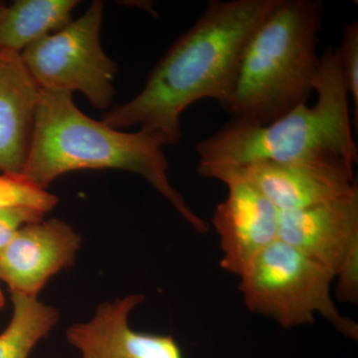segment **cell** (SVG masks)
<instances>
[{
	"instance_id": "1",
	"label": "cell",
	"mask_w": 358,
	"mask_h": 358,
	"mask_svg": "<svg viewBox=\"0 0 358 358\" xmlns=\"http://www.w3.org/2000/svg\"><path fill=\"white\" fill-rule=\"evenodd\" d=\"M280 0H211L195 24L169 48L131 101L103 122L114 129L140 126L164 145L181 138L180 117L211 99L227 110L245 47Z\"/></svg>"
},
{
	"instance_id": "2",
	"label": "cell",
	"mask_w": 358,
	"mask_h": 358,
	"mask_svg": "<svg viewBox=\"0 0 358 358\" xmlns=\"http://www.w3.org/2000/svg\"><path fill=\"white\" fill-rule=\"evenodd\" d=\"M164 141L141 129L124 133L78 109L73 94L40 89L29 150L22 173L43 189L62 174L83 169H120L141 176L199 233L208 224L171 185Z\"/></svg>"
},
{
	"instance_id": "3",
	"label": "cell",
	"mask_w": 358,
	"mask_h": 358,
	"mask_svg": "<svg viewBox=\"0 0 358 358\" xmlns=\"http://www.w3.org/2000/svg\"><path fill=\"white\" fill-rule=\"evenodd\" d=\"M317 101L285 115L272 124H250L233 119L197 143L199 166H240L251 162L343 159L357 164V145L350 122L348 89L338 48L320 57L315 85Z\"/></svg>"
},
{
	"instance_id": "4",
	"label": "cell",
	"mask_w": 358,
	"mask_h": 358,
	"mask_svg": "<svg viewBox=\"0 0 358 358\" xmlns=\"http://www.w3.org/2000/svg\"><path fill=\"white\" fill-rule=\"evenodd\" d=\"M319 0H280L245 47L227 110L237 121L272 124L307 103L319 76Z\"/></svg>"
},
{
	"instance_id": "5",
	"label": "cell",
	"mask_w": 358,
	"mask_h": 358,
	"mask_svg": "<svg viewBox=\"0 0 358 358\" xmlns=\"http://www.w3.org/2000/svg\"><path fill=\"white\" fill-rule=\"evenodd\" d=\"M239 277L240 292L251 312L285 329L312 324L320 315L346 338H358V324L343 317L331 298L333 271L279 239Z\"/></svg>"
},
{
	"instance_id": "6",
	"label": "cell",
	"mask_w": 358,
	"mask_h": 358,
	"mask_svg": "<svg viewBox=\"0 0 358 358\" xmlns=\"http://www.w3.org/2000/svg\"><path fill=\"white\" fill-rule=\"evenodd\" d=\"M103 6V1H94L81 17L20 54L40 89L80 92L95 109L112 105L117 66L101 45Z\"/></svg>"
},
{
	"instance_id": "7",
	"label": "cell",
	"mask_w": 358,
	"mask_h": 358,
	"mask_svg": "<svg viewBox=\"0 0 358 358\" xmlns=\"http://www.w3.org/2000/svg\"><path fill=\"white\" fill-rule=\"evenodd\" d=\"M206 178L240 180L253 186L279 211L300 210L333 201L358 189L355 164L343 159L251 162L240 166H202Z\"/></svg>"
},
{
	"instance_id": "8",
	"label": "cell",
	"mask_w": 358,
	"mask_h": 358,
	"mask_svg": "<svg viewBox=\"0 0 358 358\" xmlns=\"http://www.w3.org/2000/svg\"><path fill=\"white\" fill-rule=\"evenodd\" d=\"M82 238L57 218L28 224L0 253V281L11 294L37 296L53 275L71 267Z\"/></svg>"
},
{
	"instance_id": "9",
	"label": "cell",
	"mask_w": 358,
	"mask_h": 358,
	"mask_svg": "<svg viewBox=\"0 0 358 358\" xmlns=\"http://www.w3.org/2000/svg\"><path fill=\"white\" fill-rule=\"evenodd\" d=\"M223 183L228 187V196L216 207L212 224L220 239L221 268L240 275L264 249L278 240L280 211L248 183Z\"/></svg>"
},
{
	"instance_id": "10",
	"label": "cell",
	"mask_w": 358,
	"mask_h": 358,
	"mask_svg": "<svg viewBox=\"0 0 358 358\" xmlns=\"http://www.w3.org/2000/svg\"><path fill=\"white\" fill-rule=\"evenodd\" d=\"M143 301V294H133L105 301L91 319L72 324L66 338L80 358H183L173 336L141 333L129 326V315Z\"/></svg>"
},
{
	"instance_id": "11",
	"label": "cell",
	"mask_w": 358,
	"mask_h": 358,
	"mask_svg": "<svg viewBox=\"0 0 358 358\" xmlns=\"http://www.w3.org/2000/svg\"><path fill=\"white\" fill-rule=\"evenodd\" d=\"M278 239L336 270L358 240V189L333 201L280 211Z\"/></svg>"
},
{
	"instance_id": "12",
	"label": "cell",
	"mask_w": 358,
	"mask_h": 358,
	"mask_svg": "<svg viewBox=\"0 0 358 358\" xmlns=\"http://www.w3.org/2000/svg\"><path fill=\"white\" fill-rule=\"evenodd\" d=\"M40 88L20 54L0 50V171L21 173L31 141Z\"/></svg>"
},
{
	"instance_id": "13",
	"label": "cell",
	"mask_w": 358,
	"mask_h": 358,
	"mask_svg": "<svg viewBox=\"0 0 358 358\" xmlns=\"http://www.w3.org/2000/svg\"><path fill=\"white\" fill-rule=\"evenodd\" d=\"M76 0H17L0 14V50L21 54L72 21Z\"/></svg>"
},
{
	"instance_id": "14",
	"label": "cell",
	"mask_w": 358,
	"mask_h": 358,
	"mask_svg": "<svg viewBox=\"0 0 358 358\" xmlns=\"http://www.w3.org/2000/svg\"><path fill=\"white\" fill-rule=\"evenodd\" d=\"M13 313L0 334V358H29L35 346L57 324L58 310L37 296L11 294Z\"/></svg>"
},
{
	"instance_id": "15",
	"label": "cell",
	"mask_w": 358,
	"mask_h": 358,
	"mask_svg": "<svg viewBox=\"0 0 358 358\" xmlns=\"http://www.w3.org/2000/svg\"><path fill=\"white\" fill-rule=\"evenodd\" d=\"M58 201L56 195L35 185L23 174H0V209L28 207L47 214Z\"/></svg>"
},
{
	"instance_id": "16",
	"label": "cell",
	"mask_w": 358,
	"mask_h": 358,
	"mask_svg": "<svg viewBox=\"0 0 358 358\" xmlns=\"http://www.w3.org/2000/svg\"><path fill=\"white\" fill-rule=\"evenodd\" d=\"M346 89L355 102V119L358 117V22L352 21L343 28L338 48Z\"/></svg>"
},
{
	"instance_id": "17",
	"label": "cell",
	"mask_w": 358,
	"mask_h": 358,
	"mask_svg": "<svg viewBox=\"0 0 358 358\" xmlns=\"http://www.w3.org/2000/svg\"><path fill=\"white\" fill-rule=\"evenodd\" d=\"M336 296L343 303L358 301V240L348 249L336 272Z\"/></svg>"
},
{
	"instance_id": "18",
	"label": "cell",
	"mask_w": 358,
	"mask_h": 358,
	"mask_svg": "<svg viewBox=\"0 0 358 358\" xmlns=\"http://www.w3.org/2000/svg\"><path fill=\"white\" fill-rule=\"evenodd\" d=\"M46 214L28 207H7L0 209V253L28 224L44 220Z\"/></svg>"
},
{
	"instance_id": "19",
	"label": "cell",
	"mask_w": 358,
	"mask_h": 358,
	"mask_svg": "<svg viewBox=\"0 0 358 358\" xmlns=\"http://www.w3.org/2000/svg\"><path fill=\"white\" fill-rule=\"evenodd\" d=\"M6 305V296L2 293L1 289H0V308H2Z\"/></svg>"
},
{
	"instance_id": "20",
	"label": "cell",
	"mask_w": 358,
	"mask_h": 358,
	"mask_svg": "<svg viewBox=\"0 0 358 358\" xmlns=\"http://www.w3.org/2000/svg\"><path fill=\"white\" fill-rule=\"evenodd\" d=\"M4 7H6V4L2 3V2H0V14H1L2 10H3Z\"/></svg>"
}]
</instances>
